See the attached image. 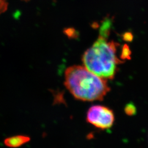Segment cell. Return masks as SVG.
<instances>
[{"instance_id":"1","label":"cell","mask_w":148,"mask_h":148,"mask_svg":"<svg viewBox=\"0 0 148 148\" xmlns=\"http://www.w3.org/2000/svg\"><path fill=\"white\" fill-rule=\"evenodd\" d=\"M64 85L74 98L86 101H101L110 90L107 80L84 66L73 65L65 70Z\"/></svg>"},{"instance_id":"2","label":"cell","mask_w":148,"mask_h":148,"mask_svg":"<svg viewBox=\"0 0 148 148\" xmlns=\"http://www.w3.org/2000/svg\"><path fill=\"white\" fill-rule=\"evenodd\" d=\"M117 43L109 41L103 34L82 56L84 66L101 78L112 79L121 61L117 56Z\"/></svg>"},{"instance_id":"3","label":"cell","mask_w":148,"mask_h":148,"mask_svg":"<svg viewBox=\"0 0 148 148\" xmlns=\"http://www.w3.org/2000/svg\"><path fill=\"white\" fill-rule=\"evenodd\" d=\"M87 121L97 128L106 130L112 127L115 121L113 111L101 105L92 106L87 112Z\"/></svg>"},{"instance_id":"4","label":"cell","mask_w":148,"mask_h":148,"mask_svg":"<svg viewBox=\"0 0 148 148\" xmlns=\"http://www.w3.org/2000/svg\"><path fill=\"white\" fill-rule=\"evenodd\" d=\"M31 138L24 135H16L6 138L4 140V144L6 147L11 148L21 147L22 145L29 142Z\"/></svg>"},{"instance_id":"5","label":"cell","mask_w":148,"mask_h":148,"mask_svg":"<svg viewBox=\"0 0 148 148\" xmlns=\"http://www.w3.org/2000/svg\"><path fill=\"white\" fill-rule=\"evenodd\" d=\"M8 3L6 0H0V14L7 10Z\"/></svg>"}]
</instances>
